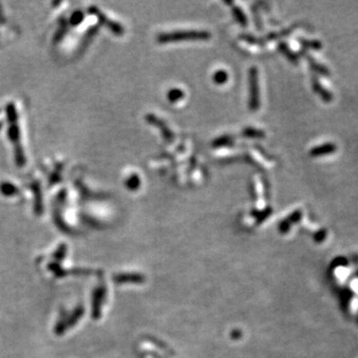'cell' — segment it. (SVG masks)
Here are the masks:
<instances>
[{
    "instance_id": "obj_9",
    "label": "cell",
    "mask_w": 358,
    "mask_h": 358,
    "mask_svg": "<svg viewBox=\"0 0 358 358\" xmlns=\"http://www.w3.org/2000/svg\"><path fill=\"white\" fill-rule=\"evenodd\" d=\"M83 314H84V308L82 306H80L72 313V315L68 318L67 327H72L73 326H75L78 323L79 319L83 316Z\"/></svg>"
},
{
    "instance_id": "obj_10",
    "label": "cell",
    "mask_w": 358,
    "mask_h": 358,
    "mask_svg": "<svg viewBox=\"0 0 358 358\" xmlns=\"http://www.w3.org/2000/svg\"><path fill=\"white\" fill-rule=\"evenodd\" d=\"M278 49L280 50V53H282L291 62L296 63L297 62V57L296 55L292 52V50L289 48V46L285 43H280L279 46H278Z\"/></svg>"
},
{
    "instance_id": "obj_6",
    "label": "cell",
    "mask_w": 358,
    "mask_h": 358,
    "mask_svg": "<svg viewBox=\"0 0 358 358\" xmlns=\"http://www.w3.org/2000/svg\"><path fill=\"white\" fill-rule=\"evenodd\" d=\"M242 136L244 138H249V139H264L265 133L255 127H245L242 130Z\"/></svg>"
},
{
    "instance_id": "obj_12",
    "label": "cell",
    "mask_w": 358,
    "mask_h": 358,
    "mask_svg": "<svg viewBox=\"0 0 358 358\" xmlns=\"http://www.w3.org/2000/svg\"><path fill=\"white\" fill-rule=\"evenodd\" d=\"M213 82L217 85H223L225 83H227L228 79H229V75L228 73L225 71V70H218L217 72L214 73L213 75Z\"/></svg>"
},
{
    "instance_id": "obj_11",
    "label": "cell",
    "mask_w": 358,
    "mask_h": 358,
    "mask_svg": "<svg viewBox=\"0 0 358 358\" xmlns=\"http://www.w3.org/2000/svg\"><path fill=\"white\" fill-rule=\"evenodd\" d=\"M184 98V92L180 89L174 88L167 93V99L171 103H176Z\"/></svg>"
},
{
    "instance_id": "obj_2",
    "label": "cell",
    "mask_w": 358,
    "mask_h": 358,
    "mask_svg": "<svg viewBox=\"0 0 358 358\" xmlns=\"http://www.w3.org/2000/svg\"><path fill=\"white\" fill-rule=\"evenodd\" d=\"M7 115L9 116V121H10V129H9V135H10V140L13 142L15 146L16 158L18 164H23L25 162V157L23 156V153L21 150V145H20V133H19V127L17 125V119H16L15 110L14 107L12 105L7 106Z\"/></svg>"
},
{
    "instance_id": "obj_8",
    "label": "cell",
    "mask_w": 358,
    "mask_h": 358,
    "mask_svg": "<svg viewBox=\"0 0 358 358\" xmlns=\"http://www.w3.org/2000/svg\"><path fill=\"white\" fill-rule=\"evenodd\" d=\"M234 143V138L231 136H222L218 139L213 140L212 142V146L213 147H222V146H228V145H232Z\"/></svg>"
},
{
    "instance_id": "obj_1",
    "label": "cell",
    "mask_w": 358,
    "mask_h": 358,
    "mask_svg": "<svg viewBox=\"0 0 358 358\" xmlns=\"http://www.w3.org/2000/svg\"><path fill=\"white\" fill-rule=\"evenodd\" d=\"M211 38V33L205 30H180V31L161 33L156 37L160 44L181 42V41H205Z\"/></svg>"
},
{
    "instance_id": "obj_16",
    "label": "cell",
    "mask_w": 358,
    "mask_h": 358,
    "mask_svg": "<svg viewBox=\"0 0 358 358\" xmlns=\"http://www.w3.org/2000/svg\"><path fill=\"white\" fill-rule=\"evenodd\" d=\"M66 253H67V246L65 244H62L54 254V259L56 260V263H59L62 261L66 256Z\"/></svg>"
},
{
    "instance_id": "obj_13",
    "label": "cell",
    "mask_w": 358,
    "mask_h": 358,
    "mask_svg": "<svg viewBox=\"0 0 358 358\" xmlns=\"http://www.w3.org/2000/svg\"><path fill=\"white\" fill-rule=\"evenodd\" d=\"M125 185L127 188H129L130 190H135L138 189L140 185V176L136 173L131 174L130 177H128L125 181Z\"/></svg>"
},
{
    "instance_id": "obj_3",
    "label": "cell",
    "mask_w": 358,
    "mask_h": 358,
    "mask_svg": "<svg viewBox=\"0 0 358 358\" xmlns=\"http://www.w3.org/2000/svg\"><path fill=\"white\" fill-rule=\"evenodd\" d=\"M250 98L249 108L255 111L260 108V89L259 74L256 67H252L249 71Z\"/></svg>"
},
{
    "instance_id": "obj_7",
    "label": "cell",
    "mask_w": 358,
    "mask_h": 358,
    "mask_svg": "<svg viewBox=\"0 0 358 358\" xmlns=\"http://www.w3.org/2000/svg\"><path fill=\"white\" fill-rule=\"evenodd\" d=\"M232 12H233L234 17L235 19L239 22V24L243 27H246L248 25V20H247V17L245 15V13L243 12V10L241 9L240 6H237L235 4H232Z\"/></svg>"
},
{
    "instance_id": "obj_4",
    "label": "cell",
    "mask_w": 358,
    "mask_h": 358,
    "mask_svg": "<svg viewBox=\"0 0 358 358\" xmlns=\"http://www.w3.org/2000/svg\"><path fill=\"white\" fill-rule=\"evenodd\" d=\"M146 122L148 124H150V125L156 126L161 131V135H162L163 139L166 140V141H172V140H174L173 131L161 119L157 118L156 116L153 115V114H149V115L146 116Z\"/></svg>"
},
{
    "instance_id": "obj_14",
    "label": "cell",
    "mask_w": 358,
    "mask_h": 358,
    "mask_svg": "<svg viewBox=\"0 0 358 358\" xmlns=\"http://www.w3.org/2000/svg\"><path fill=\"white\" fill-rule=\"evenodd\" d=\"M49 269L54 273V275L57 277V278H62L64 276H66L68 274V272H66L64 269H63L61 266L59 265L58 263L54 262L52 264L49 265Z\"/></svg>"
},
{
    "instance_id": "obj_5",
    "label": "cell",
    "mask_w": 358,
    "mask_h": 358,
    "mask_svg": "<svg viewBox=\"0 0 358 358\" xmlns=\"http://www.w3.org/2000/svg\"><path fill=\"white\" fill-rule=\"evenodd\" d=\"M103 289L98 288L93 296V318H98L100 316V309H101V302L103 298Z\"/></svg>"
},
{
    "instance_id": "obj_15",
    "label": "cell",
    "mask_w": 358,
    "mask_h": 358,
    "mask_svg": "<svg viewBox=\"0 0 358 358\" xmlns=\"http://www.w3.org/2000/svg\"><path fill=\"white\" fill-rule=\"evenodd\" d=\"M240 38L246 42H248L250 44H255V45H264L265 41H263L262 39H259L257 37H254L249 34H242L240 36Z\"/></svg>"
}]
</instances>
